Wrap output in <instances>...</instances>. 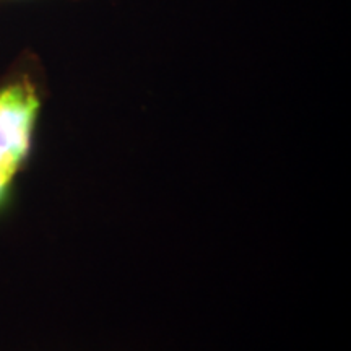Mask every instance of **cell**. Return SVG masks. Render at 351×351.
<instances>
[{
	"label": "cell",
	"instance_id": "obj_1",
	"mask_svg": "<svg viewBox=\"0 0 351 351\" xmlns=\"http://www.w3.org/2000/svg\"><path fill=\"white\" fill-rule=\"evenodd\" d=\"M39 106L36 90L28 80L0 90V202L28 156Z\"/></svg>",
	"mask_w": 351,
	"mask_h": 351
}]
</instances>
